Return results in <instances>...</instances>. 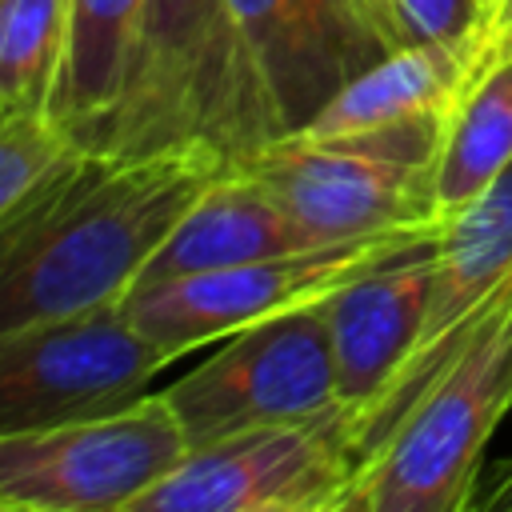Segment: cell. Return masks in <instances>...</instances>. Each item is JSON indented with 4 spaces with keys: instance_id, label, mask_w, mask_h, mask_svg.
Instances as JSON below:
<instances>
[{
    "instance_id": "cell-11",
    "label": "cell",
    "mask_w": 512,
    "mask_h": 512,
    "mask_svg": "<svg viewBox=\"0 0 512 512\" xmlns=\"http://www.w3.org/2000/svg\"><path fill=\"white\" fill-rule=\"evenodd\" d=\"M232 16L276 136L392 52L364 0H232Z\"/></svg>"
},
{
    "instance_id": "cell-21",
    "label": "cell",
    "mask_w": 512,
    "mask_h": 512,
    "mask_svg": "<svg viewBox=\"0 0 512 512\" xmlns=\"http://www.w3.org/2000/svg\"><path fill=\"white\" fill-rule=\"evenodd\" d=\"M488 44H492V52H512V0H504L500 12L492 16V24H488Z\"/></svg>"
},
{
    "instance_id": "cell-22",
    "label": "cell",
    "mask_w": 512,
    "mask_h": 512,
    "mask_svg": "<svg viewBox=\"0 0 512 512\" xmlns=\"http://www.w3.org/2000/svg\"><path fill=\"white\" fill-rule=\"evenodd\" d=\"M500 4H504V0H480V8H484V16H488V20L500 12Z\"/></svg>"
},
{
    "instance_id": "cell-6",
    "label": "cell",
    "mask_w": 512,
    "mask_h": 512,
    "mask_svg": "<svg viewBox=\"0 0 512 512\" xmlns=\"http://www.w3.org/2000/svg\"><path fill=\"white\" fill-rule=\"evenodd\" d=\"M188 456L164 392L0 436V508L132 512L156 480Z\"/></svg>"
},
{
    "instance_id": "cell-10",
    "label": "cell",
    "mask_w": 512,
    "mask_h": 512,
    "mask_svg": "<svg viewBox=\"0 0 512 512\" xmlns=\"http://www.w3.org/2000/svg\"><path fill=\"white\" fill-rule=\"evenodd\" d=\"M508 276H512V164L476 200H468L464 208L440 220L428 316L416 336V348L408 352L392 384L356 420L360 464L436 380L444 360L464 344V336L476 328V320L484 316V308L492 304L496 288Z\"/></svg>"
},
{
    "instance_id": "cell-16",
    "label": "cell",
    "mask_w": 512,
    "mask_h": 512,
    "mask_svg": "<svg viewBox=\"0 0 512 512\" xmlns=\"http://www.w3.org/2000/svg\"><path fill=\"white\" fill-rule=\"evenodd\" d=\"M144 0H68V52L52 120L80 144L96 136L120 100Z\"/></svg>"
},
{
    "instance_id": "cell-1",
    "label": "cell",
    "mask_w": 512,
    "mask_h": 512,
    "mask_svg": "<svg viewBox=\"0 0 512 512\" xmlns=\"http://www.w3.org/2000/svg\"><path fill=\"white\" fill-rule=\"evenodd\" d=\"M224 168L208 144L144 156L76 148L0 216V332L116 308Z\"/></svg>"
},
{
    "instance_id": "cell-15",
    "label": "cell",
    "mask_w": 512,
    "mask_h": 512,
    "mask_svg": "<svg viewBox=\"0 0 512 512\" xmlns=\"http://www.w3.org/2000/svg\"><path fill=\"white\" fill-rule=\"evenodd\" d=\"M512 164V52H484L444 116L436 152L440 220L476 200Z\"/></svg>"
},
{
    "instance_id": "cell-9",
    "label": "cell",
    "mask_w": 512,
    "mask_h": 512,
    "mask_svg": "<svg viewBox=\"0 0 512 512\" xmlns=\"http://www.w3.org/2000/svg\"><path fill=\"white\" fill-rule=\"evenodd\" d=\"M160 368L120 304L0 332V436L132 404Z\"/></svg>"
},
{
    "instance_id": "cell-12",
    "label": "cell",
    "mask_w": 512,
    "mask_h": 512,
    "mask_svg": "<svg viewBox=\"0 0 512 512\" xmlns=\"http://www.w3.org/2000/svg\"><path fill=\"white\" fill-rule=\"evenodd\" d=\"M436 232L372 264L320 304L332 336L336 392L340 404L352 408V432L360 412L376 404L416 348L432 296Z\"/></svg>"
},
{
    "instance_id": "cell-13",
    "label": "cell",
    "mask_w": 512,
    "mask_h": 512,
    "mask_svg": "<svg viewBox=\"0 0 512 512\" xmlns=\"http://www.w3.org/2000/svg\"><path fill=\"white\" fill-rule=\"evenodd\" d=\"M296 248H312V240L292 224V216L256 176H248L240 164H228L164 236L132 288Z\"/></svg>"
},
{
    "instance_id": "cell-4",
    "label": "cell",
    "mask_w": 512,
    "mask_h": 512,
    "mask_svg": "<svg viewBox=\"0 0 512 512\" xmlns=\"http://www.w3.org/2000/svg\"><path fill=\"white\" fill-rule=\"evenodd\" d=\"M448 112L368 132H288L232 160L256 176L312 244L396 228H436V152Z\"/></svg>"
},
{
    "instance_id": "cell-3",
    "label": "cell",
    "mask_w": 512,
    "mask_h": 512,
    "mask_svg": "<svg viewBox=\"0 0 512 512\" xmlns=\"http://www.w3.org/2000/svg\"><path fill=\"white\" fill-rule=\"evenodd\" d=\"M512 408V276L400 424L364 456L344 512L472 508L484 448Z\"/></svg>"
},
{
    "instance_id": "cell-7",
    "label": "cell",
    "mask_w": 512,
    "mask_h": 512,
    "mask_svg": "<svg viewBox=\"0 0 512 512\" xmlns=\"http://www.w3.org/2000/svg\"><path fill=\"white\" fill-rule=\"evenodd\" d=\"M356 468L352 408H336L188 448L132 512H344Z\"/></svg>"
},
{
    "instance_id": "cell-17",
    "label": "cell",
    "mask_w": 512,
    "mask_h": 512,
    "mask_svg": "<svg viewBox=\"0 0 512 512\" xmlns=\"http://www.w3.org/2000/svg\"><path fill=\"white\" fill-rule=\"evenodd\" d=\"M68 52V0H0V112H44Z\"/></svg>"
},
{
    "instance_id": "cell-19",
    "label": "cell",
    "mask_w": 512,
    "mask_h": 512,
    "mask_svg": "<svg viewBox=\"0 0 512 512\" xmlns=\"http://www.w3.org/2000/svg\"><path fill=\"white\" fill-rule=\"evenodd\" d=\"M388 48L404 44H472L488 36L480 0H364Z\"/></svg>"
},
{
    "instance_id": "cell-2",
    "label": "cell",
    "mask_w": 512,
    "mask_h": 512,
    "mask_svg": "<svg viewBox=\"0 0 512 512\" xmlns=\"http://www.w3.org/2000/svg\"><path fill=\"white\" fill-rule=\"evenodd\" d=\"M276 140L232 0H144L116 108L88 148L144 156L208 144L228 164Z\"/></svg>"
},
{
    "instance_id": "cell-20",
    "label": "cell",
    "mask_w": 512,
    "mask_h": 512,
    "mask_svg": "<svg viewBox=\"0 0 512 512\" xmlns=\"http://www.w3.org/2000/svg\"><path fill=\"white\" fill-rule=\"evenodd\" d=\"M472 504H480V508H508V512H512V460H504V464L496 468V480H492L488 492L476 496Z\"/></svg>"
},
{
    "instance_id": "cell-5",
    "label": "cell",
    "mask_w": 512,
    "mask_h": 512,
    "mask_svg": "<svg viewBox=\"0 0 512 512\" xmlns=\"http://www.w3.org/2000/svg\"><path fill=\"white\" fill-rule=\"evenodd\" d=\"M436 228H396V232L276 252L260 260H240L192 276H172L160 284H140L128 288V296L120 300V316L164 356V364H172L176 356L224 340L248 324L328 300L348 280L388 260L392 252L432 236Z\"/></svg>"
},
{
    "instance_id": "cell-18",
    "label": "cell",
    "mask_w": 512,
    "mask_h": 512,
    "mask_svg": "<svg viewBox=\"0 0 512 512\" xmlns=\"http://www.w3.org/2000/svg\"><path fill=\"white\" fill-rule=\"evenodd\" d=\"M80 144L44 112H0V216L48 180Z\"/></svg>"
},
{
    "instance_id": "cell-8",
    "label": "cell",
    "mask_w": 512,
    "mask_h": 512,
    "mask_svg": "<svg viewBox=\"0 0 512 512\" xmlns=\"http://www.w3.org/2000/svg\"><path fill=\"white\" fill-rule=\"evenodd\" d=\"M320 304L224 336L220 352L164 388L188 448H204L244 428L316 420L344 408Z\"/></svg>"
},
{
    "instance_id": "cell-14",
    "label": "cell",
    "mask_w": 512,
    "mask_h": 512,
    "mask_svg": "<svg viewBox=\"0 0 512 512\" xmlns=\"http://www.w3.org/2000/svg\"><path fill=\"white\" fill-rule=\"evenodd\" d=\"M488 52V36L472 44H404L348 80L300 132L344 136L368 132L424 112H448L476 64Z\"/></svg>"
}]
</instances>
